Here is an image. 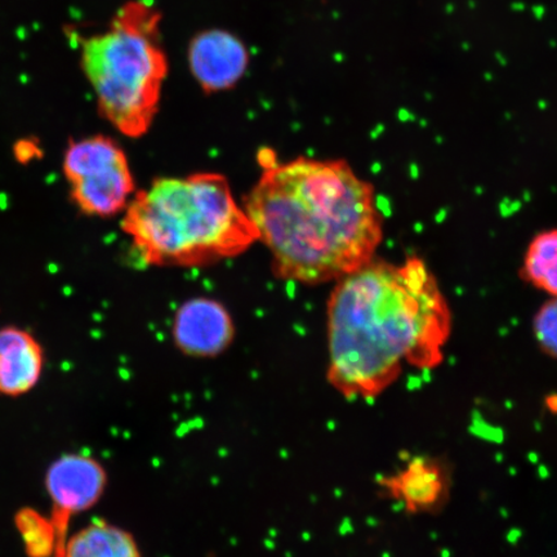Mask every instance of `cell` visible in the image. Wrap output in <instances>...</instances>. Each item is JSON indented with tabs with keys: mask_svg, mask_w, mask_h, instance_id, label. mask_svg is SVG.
Instances as JSON below:
<instances>
[{
	"mask_svg": "<svg viewBox=\"0 0 557 557\" xmlns=\"http://www.w3.org/2000/svg\"><path fill=\"white\" fill-rule=\"evenodd\" d=\"M546 408L549 412L557 414V394L549 395L546 399Z\"/></svg>",
	"mask_w": 557,
	"mask_h": 557,
	"instance_id": "obj_15",
	"label": "cell"
},
{
	"mask_svg": "<svg viewBox=\"0 0 557 557\" xmlns=\"http://www.w3.org/2000/svg\"><path fill=\"white\" fill-rule=\"evenodd\" d=\"M64 557H143V554L134 534L96 519L69 535Z\"/></svg>",
	"mask_w": 557,
	"mask_h": 557,
	"instance_id": "obj_11",
	"label": "cell"
},
{
	"mask_svg": "<svg viewBox=\"0 0 557 557\" xmlns=\"http://www.w3.org/2000/svg\"><path fill=\"white\" fill-rule=\"evenodd\" d=\"M232 313L213 298L185 301L174 313L172 337L186 357L213 359L228 350L235 339Z\"/></svg>",
	"mask_w": 557,
	"mask_h": 557,
	"instance_id": "obj_8",
	"label": "cell"
},
{
	"mask_svg": "<svg viewBox=\"0 0 557 557\" xmlns=\"http://www.w3.org/2000/svg\"><path fill=\"white\" fill-rule=\"evenodd\" d=\"M250 64L246 41L225 29L194 35L187 46V65L205 94H221L238 86Z\"/></svg>",
	"mask_w": 557,
	"mask_h": 557,
	"instance_id": "obj_7",
	"label": "cell"
},
{
	"mask_svg": "<svg viewBox=\"0 0 557 557\" xmlns=\"http://www.w3.org/2000/svg\"><path fill=\"white\" fill-rule=\"evenodd\" d=\"M379 485L389 498L398 500L404 511L433 513L448 503L451 476L442 459L417 456L393 475H382Z\"/></svg>",
	"mask_w": 557,
	"mask_h": 557,
	"instance_id": "obj_9",
	"label": "cell"
},
{
	"mask_svg": "<svg viewBox=\"0 0 557 557\" xmlns=\"http://www.w3.org/2000/svg\"><path fill=\"white\" fill-rule=\"evenodd\" d=\"M451 311L426 262L374 259L334 282L326 302L330 385L347 400L373 401L404 364L430 372L443 363Z\"/></svg>",
	"mask_w": 557,
	"mask_h": 557,
	"instance_id": "obj_2",
	"label": "cell"
},
{
	"mask_svg": "<svg viewBox=\"0 0 557 557\" xmlns=\"http://www.w3.org/2000/svg\"><path fill=\"white\" fill-rule=\"evenodd\" d=\"M535 341L543 352L557 360V297H553L535 313Z\"/></svg>",
	"mask_w": 557,
	"mask_h": 557,
	"instance_id": "obj_14",
	"label": "cell"
},
{
	"mask_svg": "<svg viewBox=\"0 0 557 557\" xmlns=\"http://www.w3.org/2000/svg\"><path fill=\"white\" fill-rule=\"evenodd\" d=\"M160 24L154 4L129 0L107 29L81 41L83 73L101 115L129 138L148 134L162 101L170 64Z\"/></svg>",
	"mask_w": 557,
	"mask_h": 557,
	"instance_id": "obj_4",
	"label": "cell"
},
{
	"mask_svg": "<svg viewBox=\"0 0 557 557\" xmlns=\"http://www.w3.org/2000/svg\"><path fill=\"white\" fill-rule=\"evenodd\" d=\"M521 276L534 288L557 297V228L546 230L529 243Z\"/></svg>",
	"mask_w": 557,
	"mask_h": 557,
	"instance_id": "obj_12",
	"label": "cell"
},
{
	"mask_svg": "<svg viewBox=\"0 0 557 557\" xmlns=\"http://www.w3.org/2000/svg\"><path fill=\"white\" fill-rule=\"evenodd\" d=\"M45 364V348L32 332L16 325L0 329V395L20 398L33 392Z\"/></svg>",
	"mask_w": 557,
	"mask_h": 557,
	"instance_id": "obj_10",
	"label": "cell"
},
{
	"mask_svg": "<svg viewBox=\"0 0 557 557\" xmlns=\"http://www.w3.org/2000/svg\"><path fill=\"white\" fill-rule=\"evenodd\" d=\"M108 472L95 457L65 453L48 466L45 486L51 499L50 517L58 537L54 557H64L70 522L100 503L108 487Z\"/></svg>",
	"mask_w": 557,
	"mask_h": 557,
	"instance_id": "obj_6",
	"label": "cell"
},
{
	"mask_svg": "<svg viewBox=\"0 0 557 557\" xmlns=\"http://www.w3.org/2000/svg\"><path fill=\"white\" fill-rule=\"evenodd\" d=\"M62 171L74 206L89 218H114L136 193L127 154L108 136L73 139L64 152Z\"/></svg>",
	"mask_w": 557,
	"mask_h": 557,
	"instance_id": "obj_5",
	"label": "cell"
},
{
	"mask_svg": "<svg viewBox=\"0 0 557 557\" xmlns=\"http://www.w3.org/2000/svg\"><path fill=\"white\" fill-rule=\"evenodd\" d=\"M262 173L244 198L282 281L337 282L371 262L383 239L374 187L344 159L259 156Z\"/></svg>",
	"mask_w": 557,
	"mask_h": 557,
	"instance_id": "obj_1",
	"label": "cell"
},
{
	"mask_svg": "<svg viewBox=\"0 0 557 557\" xmlns=\"http://www.w3.org/2000/svg\"><path fill=\"white\" fill-rule=\"evenodd\" d=\"M122 230L144 263L201 268L234 259L259 242L224 174L162 177L135 193Z\"/></svg>",
	"mask_w": 557,
	"mask_h": 557,
	"instance_id": "obj_3",
	"label": "cell"
},
{
	"mask_svg": "<svg viewBox=\"0 0 557 557\" xmlns=\"http://www.w3.org/2000/svg\"><path fill=\"white\" fill-rule=\"evenodd\" d=\"M27 557H54L58 537L50 517L33 507H21L13 517Z\"/></svg>",
	"mask_w": 557,
	"mask_h": 557,
	"instance_id": "obj_13",
	"label": "cell"
}]
</instances>
